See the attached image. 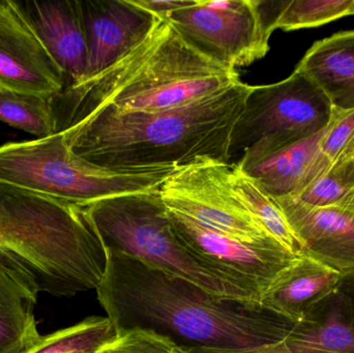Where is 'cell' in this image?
I'll use <instances>...</instances> for the list:
<instances>
[{"instance_id": "obj_10", "label": "cell", "mask_w": 354, "mask_h": 353, "mask_svg": "<svg viewBox=\"0 0 354 353\" xmlns=\"http://www.w3.org/2000/svg\"><path fill=\"white\" fill-rule=\"evenodd\" d=\"M64 85L62 70L12 0H0V87L50 99Z\"/></svg>"}, {"instance_id": "obj_11", "label": "cell", "mask_w": 354, "mask_h": 353, "mask_svg": "<svg viewBox=\"0 0 354 353\" xmlns=\"http://www.w3.org/2000/svg\"><path fill=\"white\" fill-rule=\"evenodd\" d=\"M88 47L86 78L111 66L140 44L158 18L134 0H79ZM84 79V80H85Z\"/></svg>"}, {"instance_id": "obj_4", "label": "cell", "mask_w": 354, "mask_h": 353, "mask_svg": "<svg viewBox=\"0 0 354 353\" xmlns=\"http://www.w3.org/2000/svg\"><path fill=\"white\" fill-rule=\"evenodd\" d=\"M85 211L107 253L124 255L223 296L261 304L262 294L177 238L160 189L102 199Z\"/></svg>"}, {"instance_id": "obj_24", "label": "cell", "mask_w": 354, "mask_h": 353, "mask_svg": "<svg viewBox=\"0 0 354 353\" xmlns=\"http://www.w3.org/2000/svg\"><path fill=\"white\" fill-rule=\"evenodd\" d=\"M322 153L332 164L354 159V109H334L320 142Z\"/></svg>"}, {"instance_id": "obj_14", "label": "cell", "mask_w": 354, "mask_h": 353, "mask_svg": "<svg viewBox=\"0 0 354 353\" xmlns=\"http://www.w3.org/2000/svg\"><path fill=\"white\" fill-rule=\"evenodd\" d=\"M183 353H354V321L338 292L322 300L278 343L247 350L183 348Z\"/></svg>"}, {"instance_id": "obj_13", "label": "cell", "mask_w": 354, "mask_h": 353, "mask_svg": "<svg viewBox=\"0 0 354 353\" xmlns=\"http://www.w3.org/2000/svg\"><path fill=\"white\" fill-rule=\"evenodd\" d=\"M308 255L341 275L354 274V211L313 209L295 197L274 199Z\"/></svg>"}, {"instance_id": "obj_18", "label": "cell", "mask_w": 354, "mask_h": 353, "mask_svg": "<svg viewBox=\"0 0 354 353\" xmlns=\"http://www.w3.org/2000/svg\"><path fill=\"white\" fill-rule=\"evenodd\" d=\"M39 294L0 265V353H26L41 339L35 315Z\"/></svg>"}, {"instance_id": "obj_16", "label": "cell", "mask_w": 354, "mask_h": 353, "mask_svg": "<svg viewBox=\"0 0 354 353\" xmlns=\"http://www.w3.org/2000/svg\"><path fill=\"white\" fill-rule=\"evenodd\" d=\"M341 277L328 265L301 255L277 276L262 296L261 305L297 323L336 292Z\"/></svg>"}, {"instance_id": "obj_9", "label": "cell", "mask_w": 354, "mask_h": 353, "mask_svg": "<svg viewBox=\"0 0 354 353\" xmlns=\"http://www.w3.org/2000/svg\"><path fill=\"white\" fill-rule=\"evenodd\" d=\"M168 211L177 238L187 248L251 284L262 296L277 276L299 257L274 238L263 242H243Z\"/></svg>"}, {"instance_id": "obj_28", "label": "cell", "mask_w": 354, "mask_h": 353, "mask_svg": "<svg viewBox=\"0 0 354 353\" xmlns=\"http://www.w3.org/2000/svg\"><path fill=\"white\" fill-rule=\"evenodd\" d=\"M345 209H348V211H354V194L353 198L351 199L348 205H347V207Z\"/></svg>"}, {"instance_id": "obj_23", "label": "cell", "mask_w": 354, "mask_h": 353, "mask_svg": "<svg viewBox=\"0 0 354 353\" xmlns=\"http://www.w3.org/2000/svg\"><path fill=\"white\" fill-rule=\"evenodd\" d=\"M349 15H354V0H290L285 1L274 28H311Z\"/></svg>"}, {"instance_id": "obj_6", "label": "cell", "mask_w": 354, "mask_h": 353, "mask_svg": "<svg viewBox=\"0 0 354 353\" xmlns=\"http://www.w3.org/2000/svg\"><path fill=\"white\" fill-rule=\"evenodd\" d=\"M334 108L299 70L270 85L252 86L229 143L228 164L261 159L324 132Z\"/></svg>"}, {"instance_id": "obj_21", "label": "cell", "mask_w": 354, "mask_h": 353, "mask_svg": "<svg viewBox=\"0 0 354 353\" xmlns=\"http://www.w3.org/2000/svg\"><path fill=\"white\" fill-rule=\"evenodd\" d=\"M0 122L37 139L56 134L49 97L0 87Z\"/></svg>"}, {"instance_id": "obj_1", "label": "cell", "mask_w": 354, "mask_h": 353, "mask_svg": "<svg viewBox=\"0 0 354 353\" xmlns=\"http://www.w3.org/2000/svg\"><path fill=\"white\" fill-rule=\"evenodd\" d=\"M107 256L97 300L118 334L142 330L180 350H239L278 343L295 327L259 303L216 296L132 257Z\"/></svg>"}, {"instance_id": "obj_19", "label": "cell", "mask_w": 354, "mask_h": 353, "mask_svg": "<svg viewBox=\"0 0 354 353\" xmlns=\"http://www.w3.org/2000/svg\"><path fill=\"white\" fill-rule=\"evenodd\" d=\"M232 184L239 200L255 221L291 252L297 256L303 255V245L291 229L278 202L235 165H233Z\"/></svg>"}, {"instance_id": "obj_12", "label": "cell", "mask_w": 354, "mask_h": 353, "mask_svg": "<svg viewBox=\"0 0 354 353\" xmlns=\"http://www.w3.org/2000/svg\"><path fill=\"white\" fill-rule=\"evenodd\" d=\"M66 79V86L87 76L88 47L79 0H12Z\"/></svg>"}, {"instance_id": "obj_27", "label": "cell", "mask_w": 354, "mask_h": 353, "mask_svg": "<svg viewBox=\"0 0 354 353\" xmlns=\"http://www.w3.org/2000/svg\"><path fill=\"white\" fill-rule=\"evenodd\" d=\"M337 292L346 304L354 321V274L342 275L337 287Z\"/></svg>"}, {"instance_id": "obj_3", "label": "cell", "mask_w": 354, "mask_h": 353, "mask_svg": "<svg viewBox=\"0 0 354 353\" xmlns=\"http://www.w3.org/2000/svg\"><path fill=\"white\" fill-rule=\"evenodd\" d=\"M241 82L236 68L208 59L159 18L149 35L95 76L50 97L56 133L101 108L156 112L181 107Z\"/></svg>"}, {"instance_id": "obj_22", "label": "cell", "mask_w": 354, "mask_h": 353, "mask_svg": "<svg viewBox=\"0 0 354 353\" xmlns=\"http://www.w3.org/2000/svg\"><path fill=\"white\" fill-rule=\"evenodd\" d=\"M354 194V159L333 164L322 178L297 196L299 202L313 209H345Z\"/></svg>"}, {"instance_id": "obj_20", "label": "cell", "mask_w": 354, "mask_h": 353, "mask_svg": "<svg viewBox=\"0 0 354 353\" xmlns=\"http://www.w3.org/2000/svg\"><path fill=\"white\" fill-rule=\"evenodd\" d=\"M118 337V330L108 317H87L72 327L41 336L26 353H99Z\"/></svg>"}, {"instance_id": "obj_15", "label": "cell", "mask_w": 354, "mask_h": 353, "mask_svg": "<svg viewBox=\"0 0 354 353\" xmlns=\"http://www.w3.org/2000/svg\"><path fill=\"white\" fill-rule=\"evenodd\" d=\"M324 132L261 159L241 161L235 166L274 199L297 196L332 167L320 147Z\"/></svg>"}, {"instance_id": "obj_25", "label": "cell", "mask_w": 354, "mask_h": 353, "mask_svg": "<svg viewBox=\"0 0 354 353\" xmlns=\"http://www.w3.org/2000/svg\"><path fill=\"white\" fill-rule=\"evenodd\" d=\"M99 353H183L170 340L142 330L118 334V337Z\"/></svg>"}, {"instance_id": "obj_7", "label": "cell", "mask_w": 354, "mask_h": 353, "mask_svg": "<svg viewBox=\"0 0 354 353\" xmlns=\"http://www.w3.org/2000/svg\"><path fill=\"white\" fill-rule=\"evenodd\" d=\"M282 6V1L262 0H197L163 19L196 51L236 68L268 54Z\"/></svg>"}, {"instance_id": "obj_17", "label": "cell", "mask_w": 354, "mask_h": 353, "mask_svg": "<svg viewBox=\"0 0 354 353\" xmlns=\"http://www.w3.org/2000/svg\"><path fill=\"white\" fill-rule=\"evenodd\" d=\"M295 70L322 89L334 109H354V30L314 44Z\"/></svg>"}, {"instance_id": "obj_26", "label": "cell", "mask_w": 354, "mask_h": 353, "mask_svg": "<svg viewBox=\"0 0 354 353\" xmlns=\"http://www.w3.org/2000/svg\"><path fill=\"white\" fill-rule=\"evenodd\" d=\"M196 1L197 0H134L137 6L149 10L158 18H166L176 10L193 6Z\"/></svg>"}, {"instance_id": "obj_5", "label": "cell", "mask_w": 354, "mask_h": 353, "mask_svg": "<svg viewBox=\"0 0 354 353\" xmlns=\"http://www.w3.org/2000/svg\"><path fill=\"white\" fill-rule=\"evenodd\" d=\"M178 168L120 169L97 165L75 153L62 133L0 145V184L81 207L157 190Z\"/></svg>"}, {"instance_id": "obj_2", "label": "cell", "mask_w": 354, "mask_h": 353, "mask_svg": "<svg viewBox=\"0 0 354 353\" xmlns=\"http://www.w3.org/2000/svg\"><path fill=\"white\" fill-rule=\"evenodd\" d=\"M251 90L241 81L163 111L101 108L60 133L75 153L105 167H183L198 159L228 163L231 132Z\"/></svg>"}, {"instance_id": "obj_8", "label": "cell", "mask_w": 354, "mask_h": 353, "mask_svg": "<svg viewBox=\"0 0 354 353\" xmlns=\"http://www.w3.org/2000/svg\"><path fill=\"white\" fill-rule=\"evenodd\" d=\"M232 174L231 164L198 159L172 173L160 187V193L168 211L202 227L243 242L272 240L239 200Z\"/></svg>"}]
</instances>
